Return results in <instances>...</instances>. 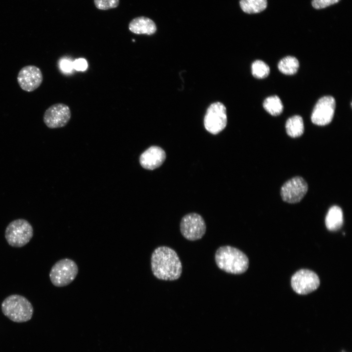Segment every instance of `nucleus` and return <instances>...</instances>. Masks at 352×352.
Wrapping results in <instances>:
<instances>
[{
  "label": "nucleus",
  "mask_w": 352,
  "mask_h": 352,
  "mask_svg": "<svg viewBox=\"0 0 352 352\" xmlns=\"http://www.w3.org/2000/svg\"></svg>",
  "instance_id": "25"
},
{
  "label": "nucleus",
  "mask_w": 352,
  "mask_h": 352,
  "mask_svg": "<svg viewBox=\"0 0 352 352\" xmlns=\"http://www.w3.org/2000/svg\"><path fill=\"white\" fill-rule=\"evenodd\" d=\"M69 107L63 103H56L48 108L44 114L43 121L50 129L65 127L71 118Z\"/></svg>",
  "instance_id": "11"
},
{
  "label": "nucleus",
  "mask_w": 352,
  "mask_h": 352,
  "mask_svg": "<svg viewBox=\"0 0 352 352\" xmlns=\"http://www.w3.org/2000/svg\"><path fill=\"white\" fill-rule=\"evenodd\" d=\"M151 269L158 279L175 281L178 279L182 272V266L176 252L172 248L161 246L155 248L151 259Z\"/></svg>",
  "instance_id": "1"
},
{
  "label": "nucleus",
  "mask_w": 352,
  "mask_h": 352,
  "mask_svg": "<svg viewBox=\"0 0 352 352\" xmlns=\"http://www.w3.org/2000/svg\"><path fill=\"white\" fill-rule=\"evenodd\" d=\"M61 70L66 73L70 72L73 68V62L67 59H63L59 63Z\"/></svg>",
  "instance_id": "24"
},
{
  "label": "nucleus",
  "mask_w": 352,
  "mask_h": 352,
  "mask_svg": "<svg viewBox=\"0 0 352 352\" xmlns=\"http://www.w3.org/2000/svg\"><path fill=\"white\" fill-rule=\"evenodd\" d=\"M73 68L77 71H85L88 67V63L84 58L76 59L73 62Z\"/></svg>",
  "instance_id": "23"
},
{
  "label": "nucleus",
  "mask_w": 352,
  "mask_h": 352,
  "mask_svg": "<svg viewBox=\"0 0 352 352\" xmlns=\"http://www.w3.org/2000/svg\"><path fill=\"white\" fill-rule=\"evenodd\" d=\"M263 107L273 116H278L282 113L284 108L281 99L277 95L267 97L264 101Z\"/></svg>",
  "instance_id": "19"
},
{
  "label": "nucleus",
  "mask_w": 352,
  "mask_h": 352,
  "mask_svg": "<svg viewBox=\"0 0 352 352\" xmlns=\"http://www.w3.org/2000/svg\"><path fill=\"white\" fill-rule=\"evenodd\" d=\"M3 314L13 322L23 323L30 320L33 314L31 303L25 297L12 294L7 297L1 305Z\"/></svg>",
  "instance_id": "3"
},
{
  "label": "nucleus",
  "mask_w": 352,
  "mask_h": 352,
  "mask_svg": "<svg viewBox=\"0 0 352 352\" xmlns=\"http://www.w3.org/2000/svg\"><path fill=\"white\" fill-rule=\"evenodd\" d=\"M291 286L299 294H307L316 290L320 285L318 275L308 269H300L297 271L291 279Z\"/></svg>",
  "instance_id": "8"
},
{
  "label": "nucleus",
  "mask_w": 352,
  "mask_h": 352,
  "mask_svg": "<svg viewBox=\"0 0 352 352\" xmlns=\"http://www.w3.org/2000/svg\"><path fill=\"white\" fill-rule=\"evenodd\" d=\"M166 157V154L163 149L158 146H153L141 154L139 162L143 168L153 170L161 166Z\"/></svg>",
  "instance_id": "13"
},
{
  "label": "nucleus",
  "mask_w": 352,
  "mask_h": 352,
  "mask_svg": "<svg viewBox=\"0 0 352 352\" xmlns=\"http://www.w3.org/2000/svg\"><path fill=\"white\" fill-rule=\"evenodd\" d=\"M308 190V185L302 177L296 176L286 181L281 188V196L283 201L289 203L300 202Z\"/></svg>",
  "instance_id": "10"
},
{
  "label": "nucleus",
  "mask_w": 352,
  "mask_h": 352,
  "mask_svg": "<svg viewBox=\"0 0 352 352\" xmlns=\"http://www.w3.org/2000/svg\"><path fill=\"white\" fill-rule=\"evenodd\" d=\"M96 7L100 10H108L117 7L119 0H94Z\"/></svg>",
  "instance_id": "21"
},
{
  "label": "nucleus",
  "mask_w": 352,
  "mask_h": 352,
  "mask_svg": "<svg viewBox=\"0 0 352 352\" xmlns=\"http://www.w3.org/2000/svg\"><path fill=\"white\" fill-rule=\"evenodd\" d=\"M242 10L247 14H255L264 11L267 6L266 0H240Z\"/></svg>",
  "instance_id": "18"
},
{
  "label": "nucleus",
  "mask_w": 352,
  "mask_h": 352,
  "mask_svg": "<svg viewBox=\"0 0 352 352\" xmlns=\"http://www.w3.org/2000/svg\"><path fill=\"white\" fill-rule=\"evenodd\" d=\"M343 224V214L341 208L336 205L331 206L325 218V224L327 229L331 231H337L342 227Z\"/></svg>",
  "instance_id": "15"
},
{
  "label": "nucleus",
  "mask_w": 352,
  "mask_h": 352,
  "mask_svg": "<svg viewBox=\"0 0 352 352\" xmlns=\"http://www.w3.org/2000/svg\"><path fill=\"white\" fill-rule=\"evenodd\" d=\"M340 0H312V5L317 9L326 8L339 2Z\"/></svg>",
  "instance_id": "22"
},
{
  "label": "nucleus",
  "mask_w": 352,
  "mask_h": 352,
  "mask_svg": "<svg viewBox=\"0 0 352 352\" xmlns=\"http://www.w3.org/2000/svg\"><path fill=\"white\" fill-rule=\"evenodd\" d=\"M299 63L298 59L291 56H286L279 62L278 68L280 72L286 75L295 74L299 68Z\"/></svg>",
  "instance_id": "17"
},
{
  "label": "nucleus",
  "mask_w": 352,
  "mask_h": 352,
  "mask_svg": "<svg viewBox=\"0 0 352 352\" xmlns=\"http://www.w3.org/2000/svg\"><path fill=\"white\" fill-rule=\"evenodd\" d=\"M287 134L293 138L301 136L304 132V125L302 117L298 115L289 118L286 123Z\"/></svg>",
  "instance_id": "16"
},
{
  "label": "nucleus",
  "mask_w": 352,
  "mask_h": 352,
  "mask_svg": "<svg viewBox=\"0 0 352 352\" xmlns=\"http://www.w3.org/2000/svg\"><path fill=\"white\" fill-rule=\"evenodd\" d=\"M251 72L254 77L263 79L268 76L270 73V68L265 63L258 60L252 64Z\"/></svg>",
  "instance_id": "20"
},
{
  "label": "nucleus",
  "mask_w": 352,
  "mask_h": 352,
  "mask_svg": "<svg viewBox=\"0 0 352 352\" xmlns=\"http://www.w3.org/2000/svg\"><path fill=\"white\" fill-rule=\"evenodd\" d=\"M180 231L184 238L188 241L201 239L206 233V225L201 215L190 213L184 216L180 222Z\"/></svg>",
  "instance_id": "6"
},
{
  "label": "nucleus",
  "mask_w": 352,
  "mask_h": 352,
  "mask_svg": "<svg viewBox=\"0 0 352 352\" xmlns=\"http://www.w3.org/2000/svg\"><path fill=\"white\" fill-rule=\"evenodd\" d=\"M129 29L136 34L151 35L155 33L156 26L151 19L143 17H138L132 19L129 24Z\"/></svg>",
  "instance_id": "14"
},
{
  "label": "nucleus",
  "mask_w": 352,
  "mask_h": 352,
  "mask_svg": "<svg viewBox=\"0 0 352 352\" xmlns=\"http://www.w3.org/2000/svg\"><path fill=\"white\" fill-rule=\"evenodd\" d=\"M215 260L220 269L232 274H242L249 266V260L245 254L230 245L219 247L215 252Z\"/></svg>",
  "instance_id": "2"
},
{
  "label": "nucleus",
  "mask_w": 352,
  "mask_h": 352,
  "mask_svg": "<svg viewBox=\"0 0 352 352\" xmlns=\"http://www.w3.org/2000/svg\"><path fill=\"white\" fill-rule=\"evenodd\" d=\"M33 229L26 220L19 219L12 221L5 229V238L8 243L14 247H21L31 240Z\"/></svg>",
  "instance_id": "4"
},
{
  "label": "nucleus",
  "mask_w": 352,
  "mask_h": 352,
  "mask_svg": "<svg viewBox=\"0 0 352 352\" xmlns=\"http://www.w3.org/2000/svg\"><path fill=\"white\" fill-rule=\"evenodd\" d=\"M43 80L41 69L35 66L28 65L22 67L19 71L17 81L24 91L31 92L38 88Z\"/></svg>",
  "instance_id": "12"
},
{
  "label": "nucleus",
  "mask_w": 352,
  "mask_h": 352,
  "mask_svg": "<svg viewBox=\"0 0 352 352\" xmlns=\"http://www.w3.org/2000/svg\"><path fill=\"white\" fill-rule=\"evenodd\" d=\"M336 103L331 96H325L320 98L315 104L311 115V122L318 126L330 124L333 117Z\"/></svg>",
  "instance_id": "9"
},
{
  "label": "nucleus",
  "mask_w": 352,
  "mask_h": 352,
  "mask_svg": "<svg viewBox=\"0 0 352 352\" xmlns=\"http://www.w3.org/2000/svg\"><path fill=\"white\" fill-rule=\"evenodd\" d=\"M78 272L77 265L73 260L66 258L57 262L51 267L49 278L52 284L57 287L71 283Z\"/></svg>",
  "instance_id": "5"
},
{
  "label": "nucleus",
  "mask_w": 352,
  "mask_h": 352,
  "mask_svg": "<svg viewBox=\"0 0 352 352\" xmlns=\"http://www.w3.org/2000/svg\"><path fill=\"white\" fill-rule=\"evenodd\" d=\"M227 123L226 110L224 105L217 102L212 104L207 109L204 118L205 129L213 134L221 132Z\"/></svg>",
  "instance_id": "7"
}]
</instances>
